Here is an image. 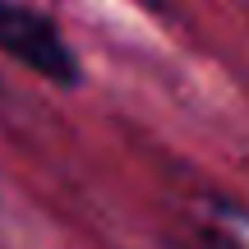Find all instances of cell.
I'll return each instance as SVG.
<instances>
[{
	"label": "cell",
	"mask_w": 249,
	"mask_h": 249,
	"mask_svg": "<svg viewBox=\"0 0 249 249\" xmlns=\"http://www.w3.org/2000/svg\"><path fill=\"white\" fill-rule=\"evenodd\" d=\"M0 51L14 55L28 70H37L51 83H74L79 79V60H74L70 42H65L60 28L33 5L0 0Z\"/></svg>",
	"instance_id": "obj_1"
},
{
	"label": "cell",
	"mask_w": 249,
	"mask_h": 249,
	"mask_svg": "<svg viewBox=\"0 0 249 249\" xmlns=\"http://www.w3.org/2000/svg\"><path fill=\"white\" fill-rule=\"evenodd\" d=\"M189 249H240V245H231L226 235H217V231H203V235H198V240L189 245Z\"/></svg>",
	"instance_id": "obj_2"
}]
</instances>
